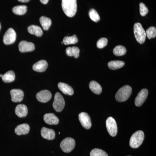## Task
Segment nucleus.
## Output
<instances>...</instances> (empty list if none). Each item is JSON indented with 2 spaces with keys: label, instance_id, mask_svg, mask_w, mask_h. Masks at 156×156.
I'll list each match as a JSON object with an SVG mask.
<instances>
[{
  "label": "nucleus",
  "instance_id": "nucleus-13",
  "mask_svg": "<svg viewBox=\"0 0 156 156\" xmlns=\"http://www.w3.org/2000/svg\"><path fill=\"white\" fill-rule=\"evenodd\" d=\"M19 50L21 53L31 52L35 50V45L31 42L22 41L19 43Z\"/></svg>",
  "mask_w": 156,
  "mask_h": 156
},
{
  "label": "nucleus",
  "instance_id": "nucleus-34",
  "mask_svg": "<svg viewBox=\"0 0 156 156\" xmlns=\"http://www.w3.org/2000/svg\"><path fill=\"white\" fill-rule=\"evenodd\" d=\"M40 1H41V2L42 4L45 5V4H48V2H49V0H40Z\"/></svg>",
  "mask_w": 156,
  "mask_h": 156
},
{
  "label": "nucleus",
  "instance_id": "nucleus-19",
  "mask_svg": "<svg viewBox=\"0 0 156 156\" xmlns=\"http://www.w3.org/2000/svg\"><path fill=\"white\" fill-rule=\"evenodd\" d=\"M30 126L27 124H23L19 125L15 128V132L17 135H25L30 131Z\"/></svg>",
  "mask_w": 156,
  "mask_h": 156
},
{
  "label": "nucleus",
  "instance_id": "nucleus-9",
  "mask_svg": "<svg viewBox=\"0 0 156 156\" xmlns=\"http://www.w3.org/2000/svg\"><path fill=\"white\" fill-rule=\"evenodd\" d=\"M79 119L81 125L83 128L89 129L92 126L91 119L89 115L86 112H81L79 115Z\"/></svg>",
  "mask_w": 156,
  "mask_h": 156
},
{
  "label": "nucleus",
  "instance_id": "nucleus-28",
  "mask_svg": "<svg viewBox=\"0 0 156 156\" xmlns=\"http://www.w3.org/2000/svg\"><path fill=\"white\" fill-rule=\"evenodd\" d=\"M78 42L77 37L76 35H74L71 37H65L63 40V43L65 45L76 44Z\"/></svg>",
  "mask_w": 156,
  "mask_h": 156
},
{
  "label": "nucleus",
  "instance_id": "nucleus-31",
  "mask_svg": "<svg viewBox=\"0 0 156 156\" xmlns=\"http://www.w3.org/2000/svg\"><path fill=\"white\" fill-rule=\"evenodd\" d=\"M146 34L149 39L155 37L156 36V27H149L146 32Z\"/></svg>",
  "mask_w": 156,
  "mask_h": 156
},
{
  "label": "nucleus",
  "instance_id": "nucleus-15",
  "mask_svg": "<svg viewBox=\"0 0 156 156\" xmlns=\"http://www.w3.org/2000/svg\"><path fill=\"white\" fill-rule=\"evenodd\" d=\"M44 120L45 123L50 125H57L59 123V119L54 114L48 113L44 115Z\"/></svg>",
  "mask_w": 156,
  "mask_h": 156
},
{
  "label": "nucleus",
  "instance_id": "nucleus-11",
  "mask_svg": "<svg viewBox=\"0 0 156 156\" xmlns=\"http://www.w3.org/2000/svg\"><path fill=\"white\" fill-rule=\"evenodd\" d=\"M36 98L40 102L46 103L52 98V94L49 90H42L37 93Z\"/></svg>",
  "mask_w": 156,
  "mask_h": 156
},
{
  "label": "nucleus",
  "instance_id": "nucleus-3",
  "mask_svg": "<svg viewBox=\"0 0 156 156\" xmlns=\"http://www.w3.org/2000/svg\"><path fill=\"white\" fill-rule=\"evenodd\" d=\"M144 139V134L143 131H138L135 132L131 136L130 140V147L133 148H137L142 144Z\"/></svg>",
  "mask_w": 156,
  "mask_h": 156
},
{
  "label": "nucleus",
  "instance_id": "nucleus-7",
  "mask_svg": "<svg viewBox=\"0 0 156 156\" xmlns=\"http://www.w3.org/2000/svg\"><path fill=\"white\" fill-rule=\"evenodd\" d=\"M107 129L109 134L112 136H115L118 132V127L115 120L112 117L108 118L106 122Z\"/></svg>",
  "mask_w": 156,
  "mask_h": 156
},
{
  "label": "nucleus",
  "instance_id": "nucleus-22",
  "mask_svg": "<svg viewBox=\"0 0 156 156\" xmlns=\"http://www.w3.org/2000/svg\"><path fill=\"white\" fill-rule=\"evenodd\" d=\"M3 82L5 83H10L13 82L15 79V73L13 71H9L3 75L2 77Z\"/></svg>",
  "mask_w": 156,
  "mask_h": 156
},
{
  "label": "nucleus",
  "instance_id": "nucleus-17",
  "mask_svg": "<svg viewBox=\"0 0 156 156\" xmlns=\"http://www.w3.org/2000/svg\"><path fill=\"white\" fill-rule=\"evenodd\" d=\"M15 112L19 118H24L28 114V108L25 105L19 104L16 107Z\"/></svg>",
  "mask_w": 156,
  "mask_h": 156
},
{
  "label": "nucleus",
  "instance_id": "nucleus-10",
  "mask_svg": "<svg viewBox=\"0 0 156 156\" xmlns=\"http://www.w3.org/2000/svg\"><path fill=\"white\" fill-rule=\"evenodd\" d=\"M148 95L147 89H144L140 90L135 99V104L136 106H141L145 102Z\"/></svg>",
  "mask_w": 156,
  "mask_h": 156
},
{
  "label": "nucleus",
  "instance_id": "nucleus-26",
  "mask_svg": "<svg viewBox=\"0 0 156 156\" xmlns=\"http://www.w3.org/2000/svg\"><path fill=\"white\" fill-rule=\"evenodd\" d=\"M12 11L14 14L22 15L26 14L27 11V7L26 5L15 6L12 9Z\"/></svg>",
  "mask_w": 156,
  "mask_h": 156
},
{
  "label": "nucleus",
  "instance_id": "nucleus-16",
  "mask_svg": "<svg viewBox=\"0 0 156 156\" xmlns=\"http://www.w3.org/2000/svg\"><path fill=\"white\" fill-rule=\"evenodd\" d=\"M48 64L45 60H40L35 63L33 66V69L35 71L42 73L45 71L48 68Z\"/></svg>",
  "mask_w": 156,
  "mask_h": 156
},
{
  "label": "nucleus",
  "instance_id": "nucleus-12",
  "mask_svg": "<svg viewBox=\"0 0 156 156\" xmlns=\"http://www.w3.org/2000/svg\"><path fill=\"white\" fill-rule=\"evenodd\" d=\"M11 98L14 102H21L24 97V93L22 90L19 89H13L11 90Z\"/></svg>",
  "mask_w": 156,
  "mask_h": 156
},
{
  "label": "nucleus",
  "instance_id": "nucleus-20",
  "mask_svg": "<svg viewBox=\"0 0 156 156\" xmlns=\"http://www.w3.org/2000/svg\"><path fill=\"white\" fill-rule=\"evenodd\" d=\"M89 87L91 91L95 94L100 95L102 92L101 86L96 81H91L89 83Z\"/></svg>",
  "mask_w": 156,
  "mask_h": 156
},
{
  "label": "nucleus",
  "instance_id": "nucleus-30",
  "mask_svg": "<svg viewBox=\"0 0 156 156\" xmlns=\"http://www.w3.org/2000/svg\"><path fill=\"white\" fill-rule=\"evenodd\" d=\"M89 15L91 19L95 22H98L100 20V16L95 9H92L89 11Z\"/></svg>",
  "mask_w": 156,
  "mask_h": 156
},
{
  "label": "nucleus",
  "instance_id": "nucleus-4",
  "mask_svg": "<svg viewBox=\"0 0 156 156\" xmlns=\"http://www.w3.org/2000/svg\"><path fill=\"white\" fill-rule=\"evenodd\" d=\"M134 36L136 41L140 44H143L145 42L146 34L144 29L139 23H136L134 26Z\"/></svg>",
  "mask_w": 156,
  "mask_h": 156
},
{
  "label": "nucleus",
  "instance_id": "nucleus-37",
  "mask_svg": "<svg viewBox=\"0 0 156 156\" xmlns=\"http://www.w3.org/2000/svg\"><path fill=\"white\" fill-rule=\"evenodd\" d=\"M1 23H0V30H1Z\"/></svg>",
  "mask_w": 156,
  "mask_h": 156
},
{
  "label": "nucleus",
  "instance_id": "nucleus-32",
  "mask_svg": "<svg viewBox=\"0 0 156 156\" xmlns=\"http://www.w3.org/2000/svg\"><path fill=\"white\" fill-rule=\"evenodd\" d=\"M108 44V40L106 38H101L98 41L97 47L99 49H101L106 47Z\"/></svg>",
  "mask_w": 156,
  "mask_h": 156
},
{
  "label": "nucleus",
  "instance_id": "nucleus-1",
  "mask_svg": "<svg viewBox=\"0 0 156 156\" xmlns=\"http://www.w3.org/2000/svg\"><path fill=\"white\" fill-rule=\"evenodd\" d=\"M62 7L66 16L73 17L77 12V0H62Z\"/></svg>",
  "mask_w": 156,
  "mask_h": 156
},
{
  "label": "nucleus",
  "instance_id": "nucleus-23",
  "mask_svg": "<svg viewBox=\"0 0 156 156\" xmlns=\"http://www.w3.org/2000/svg\"><path fill=\"white\" fill-rule=\"evenodd\" d=\"M80 50L77 47H69L66 48V54L69 56H74L78 58L80 56Z\"/></svg>",
  "mask_w": 156,
  "mask_h": 156
},
{
  "label": "nucleus",
  "instance_id": "nucleus-27",
  "mask_svg": "<svg viewBox=\"0 0 156 156\" xmlns=\"http://www.w3.org/2000/svg\"><path fill=\"white\" fill-rule=\"evenodd\" d=\"M113 52L115 56H122L126 54L127 50L124 46L119 45L115 47Z\"/></svg>",
  "mask_w": 156,
  "mask_h": 156
},
{
  "label": "nucleus",
  "instance_id": "nucleus-25",
  "mask_svg": "<svg viewBox=\"0 0 156 156\" xmlns=\"http://www.w3.org/2000/svg\"><path fill=\"white\" fill-rule=\"evenodd\" d=\"M125 64L123 61L115 60L109 62L108 63V66L110 69L116 70L123 67Z\"/></svg>",
  "mask_w": 156,
  "mask_h": 156
},
{
  "label": "nucleus",
  "instance_id": "nucleus-36",
  "mask_svg": "<svg viewBox=\"0 0 156 156\" xmlns=\"http://www.w3.org/2000/svg\"><path fill=\"white\" fill-rule=\"evenodd\" d=\"M2 76H3V75H2V74L0 75V77H2Z\"/></svg>",
  "mask_w": 156,
  "mask_h": 156
},
{
  "label": "nucleus",
  "instance_id": "nucleus-5",
  "mask_svg": "<svg viewBox=\"0 0 156 156\" xmlns=\"http://www.w3.org/2000/svg\"><path fill=\"white\" fill-rule=\"evenodd\" d=\"M75 145V140L71 137H67L63 140L60 144L61 149L66 153L71 152L74 148Z\"/></svg>",
  "mask_w": 156,
  "mask_h": 156
},
{
  "label": "nucleus",
  "instance_id": "nucleus-21",
  "mask_svg": "<svg viewBox=\"0 0 156 156\" xmlns=\"http://www.w3.org/2000/svg\"><path fill=\"white\" fill-rule=\"evenodd\" d=\"M28 31L31 34L35 35L38 37L42 36L43 34L42 29L38 26L32 25L28 27Z\"/></svg>",
  "mask_w": 156,
  "mask_h": 156
},
{
  "label": "nucleus",
  "instance_id": "nucleus-29",
  "mask_svg": "<svg viewBox=\"0 0 156 156\" xmlns=\"http://www.w3.org/2000/svg\"><path fill=\"white\" fill-rule=\"evenodd\" d=\"M90 156H108L105 151L100 149L95 148L91 151Z\"/></svg>",
  "mask_w": 156,
  "mask_h": 156
},
{
  "label": "nucleus",
  "instance_id": "nucleus-14",
  "mask_svg": "<svg viewBox=\"0 0 156 156\" xmlns=\"http://www.w3.org/2000/svg\"><path fill=\"white\" fill-rule=\"evenodd\" d=\"M41 134L43 138L48 140H53L55 139V135H56L54 130L46 128V127H43L42 128L41 130Z\"/></svg>",
  "mask_w": 156,
  "mask_h": 156
},
{
  "label": "nucleus",
  "instance_id": "nucleus-35",
  "mask_svg": "<svg viewBox=\"0 0 156 156\" xmlns=\"http://www.w3.org/2000/svg\"><path fill=\"white\" fill-rule=\"evenodd\" d=\"M18 1L20 2H21L27 3L29 2L30 0H18Z\"/></svg>",
  "mask_w": 156,
  "mask_h": 156
},
{
  "label": "nucleus",
  "instance_id": "nucleus-2",
  "mask_svg": "<svg viewBox=\"0 0 156 156\" xmlns=\"http://www.w3.org/2000/svg\"><path fill=\"white\" fill-rule=\"evenodd\" d=\"M132 91V88L128 85L122 87L116 94V100L119 102L126 101L131 96Z\"/></svg>",
  "mask_w": 156,
  "mask_h": 156
},
{
  "label": "nucleus",
  "instance_id": "nucleus-6",
  "mask_svg": "<svg viewBox=\"0 0 156 156\" xmlns=\"http://www.w3.org/2000/svg\"><path fill=\"white\" fill-rule=\"evenodd\" d=\"M65 105V102L63 96L59 92H56L53 104V108L57 112H61L64 108Z\"/></svg>",
  "mask_w": 156,
  "mask_h": 156
},
{
  "label": "nucleus",
  "instance_id": "nucleus-38",
  "mask_svg": "<svg viewBox=\"0 0 156 156\" xmlns=\"http://www.w3.org/2000/svg\"></svg>",
  "mask_w": 156,
  "mask_h": 156
},
{
  "label": "nucleus",
  "instance_id": "nucleus-33",
  "mask_svg": "<svg viewBox=\"0 0 156 156\" xmlns=\"http://www.w3.org/2000/svg\"><path fill=\"white\" fill-rule=\"evenodd\" d=\"M148 12V9L144 3H140V13L141 16H145Z\"/></svg>",
  "mask_w": 156,
  "mask_h": 156
},
{
  "label": "nucleus",
  "instance_id": "nucleus-18",
  "mask_svg": "<svg viewBox=\"0 0 156 156\" xmlns=\"http://www.w3.org/2000/svg\"><path fill=\"white\" fill-rule=\"evenodd\" d=\"M58 89L63 94L68 95H72L74 94V90L72 87L64 83H59L58 84Z\"/></svg>",
  "mask_w": 156,
  "mask_h": 156
},
{
  "label": "nucleus",
  "instance_id": "nucleus-8",
  "mask_svg": "<svg viewBox=\"0 0 156 156\" xmlns=\"http://www.w3.org/2000/svg\"><path fill=\"white\" fill-rule=\"evenodd\" d=\"M16 37L17 35L15 30L13 28H9L4 35L3 37V42L5 44H11L15 42Z\"/></svg>",
  "mask_w": 156,
  "mask_h": 156
},
{
  "label": "nucleus",
  "instance_id": "nucleus-24",
  "mask_svg": "<svg viewBox=\"0 0 156 156\" xmlns=\"http://www.w3.org/2000/svg\"><path fill=\"white\" fill-rule=\"evenodd\" d=\"M40 21L43 28L45 30H48L52 23L51 19L45 16L41 17L40 19Z\"/></svg>",
  "mask_w": 156,
  "mask_h": 156
}]
</instances>
